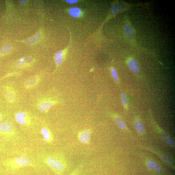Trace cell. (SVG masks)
I'll return each instance as SVG.
<instances>
[{
    "instance_id": "13",
    "label": "cell",
    "mask_w": 175,
    "mask_h": 175,
    "mask_svg": "<svg viewBox=\"0 0 175 175\" xmlns=\"http://www.w3.org/2000/svg\"><path fill=\"white\" fill-rule=\"evenodd\" d=\"M33 59L31 57L22 58L17 62V66L22 67L25 66H29L33 63Z\"/></svg>"
},
{
    "instance_id": "6",
    "label": "cell",
    "mask_w": 175,
    "mask_h": 175,
    "mask_svg": "<svg viewBox=\"0 0 175 175\" xmlns=\"http://www.w3.org/2000/svg\"><path fill=\"white\" fill-rule=\"evenodd\" d=\"M91 131L90 129H86L80 132L78 136L79 140L82 143L88 144L90 142Z\"/></svg>"
},
{
    "instance_id": "28",
    "label": "cell",
    "mask_w": 175,
    "mask_h": 175,
    "mask_svg": "<svg viewBox=\"0 0 175 175\" xmlns=\"http://www.w3.org/2000/svg\"><path fill=\"white\" fill-rule=\"evenodd\" d=\"M1 146H0V150H1Z\"/></svg>"
},
{
    "instance_id": "26",
    "label": "cell",
    "mask_w": 175,
    "mask_h": 175,
    "mask_svg": "<svg viewBox=\"0 0 175 175\" xmlns=\"http://www.w3.org/2000/svg\"><path fill=\"white\" fill-rule=\"evenodd\" d=\"M20 1L21 4H25L26 2V1Z\"/></svg>"
},
{
    "instance_id": "12",
    "label": "cell",
    "mask_w": 175,
    "mask_h": 175,
    "mask_svg": "<svg viewBox=\"0 0 175 175\" xmlns=\"http://www.w3.org/2000/svg\"><path fill=\"white\" fill-rule=\"evenodd\" d=\"M5 96L7 100L10 102H13L15 99V94L12 89L10 88L6 89L4 90Z\"/></svg>"
},
{
    "instance_id": "11",
    "label": "cell",
    "mask_w": 175,
    "mask_h": 175,
    "mask_svg": "<svg viewBox=\"0 0 175 175\" xmlns=\"http://www.w3.org/2000/svg\"><path fill=\"white\" fill-rule=\"evenodd\" d=\"M39 81V79L38 77H32L27 80L25 84V86L28 89L32 88L37 85Z\"/></svg>"
},
{
    "instance_id": "1",
    "label": "cell",
    "mask_w": 175,
    "mask_h": 175,
    "mask_svg": "<svg viewBox=\"0 0 175 175\" xmlns=\"http://www.w3.org/2000/svg\"><path fill=\"white\" fill-rule=\"evenodd\" d=\"M42 160L56 175H62L66 170V162L64 157L60 154L54 153L44 155L42 157Z\"/></svg>"
},
{
    "instance_id": "8",
    "label": "cell",
    "mask_w": 175,
    "mask_h": 175,
    "mask_svg": "<svg viewBox=\"0 0 175 175\" xmlns=\"http://www.w3.org/2000/svg\"><path fill=\"white\" fill-rule=\"evenodd\" d=\"M124 34L128 40L132 41L135 39V32L134 30L130 25H127L124 27Z\"/></svg>"
},
{
    "instance_id": "7",
    "label": "cell",
    "mask_w": 175,
    "mask_h": 175,
    "mask_svg": "<svg viewBox=\"0 0 175 175\" xmlns=\"http://www.w3.org/2000/svg\"><path fill=\"white\" fill-rule=\"evenodd\" d=\"M44 140L46 143H51L54 141V137L51 131L46 127H43L41 130Z\"/></svg>"
},
{
    "instance_id": "18",
    "label": "cell",
    "mask_w": 175,
    "mask_h": 175,
    "mask_svg": "<svg viewBox=\"0 0 175 175\" xmlns=\"http://www.w3.org/2000/svg\"><path fill=\"white\" fill-rule=\"evenodd\" d=\"M12 49V47L10 44H6L3 46L0 49V53L2 55H4L10 52Z\"/></svg>"
},
{
    "instance_id": "22",
    "label": "cell",
    "mask_w": 175,
    "mask_h": 175,
    "mask_svg": "<svg viewBox=\"0 0 175 175\" xmlns=\"http://www.w3.org/2000/svg\"><path fill=\"white\" fill-rule=\"evenodd\" d=\"M153 168L155 169V171L157 173H160L162 171V168L156 162Z\"/></svg>"
},
{
    "instance_id": "5",
    "label": "cell",
    "mask_w": 175,
    "mask_h": 175,
    "mask_svg": "<svg viewBox=\"0 0 175 175\" xmlns=\"http://www.w3.org/2000/svg\"><path fill=\"white\" fill-rule=\"evenodd\" d=\"M58 103L57 101L49 100L44 101L39 104L38 106V108L41 111L46 112Z\"/></svg>"
},
{
    "instance_id": "20",
    "label": "cell",
    "mask_w": 175,
    "mask_h": 175,
    "mask_svg": "<svg viewBox=\"0 0 175 175\" xmlns=\"http://www.w3.org/2000/svg\"><path fill=\"white\" fill-rule=\"evenodd\" d=\"M111 73L112 78L115 82H118L119 80L118 76L117 71L114 68H112L111 69Z\"/></svg>"
},
{
    "instance_id": "17",
    "label": "cell",
    "mask_w": 175,
    "mask_h": 175,
    "mask_svg": "<svg viewBox=\"0 0 175 175\" xmlns=\"http://www.w3.org/2000/svg\"><path fill=\"white\" fill-rule=\"evenodd\" d=\"M115 122L121 129H126V125L124 121L121 118L118 117H114Z\"/></svg>"
},
{
    "instance_id": "27",
    "label": "cell",
    "mask_w": 175,
    "mask_h": 175,
    "mask_svg": "<svg viewBox=\"0 0 175 175\" xmlns=\"http://www.w3.org/2000/svg\"><path fill=\"white\" fill-rule=\"evenodd\" d=\"M3 119L2 116L1 114H0V122H1Z\"/></svg>"
},
{
    "instance_id": "19",
    "label": "cell",
    "mask_w": 175,
    "mask_h": 175,
    "mask_svg": "<svg viewBox=\"0 0 175 175\" xmlns=\"http://www.w3.org/2000/svg\"><path fill=\"white\" fill-rule=\"evenodd\" d=\"M136 129L139 134H143L144 132V128L143 124L140 121H136L135 122Z\"/></svg>"
},
{
    "instance_id": "9",
    "label": "cell",
    "mask_w": 175,
    "mask_h": 175,
    "mask_svg": "<svg viewBox=\"0 0 175 175\" xmlns=\"http://www.w3.org/2000/svg\"><path fill=\"white\" fill-rule=\"evenodd\" d=\"M66 52L64 50H61L56 53L54 56V60L57 67L60 66L64 60Z\"/></svg>"
},
{
    "instance_id": "10",
    "label": "cell",
    "mask_w": 175,
    "mask_h": 175,
    "mask_svg": "<svg viewBox=\"0 0 175 175\" xmlns=\"http://www.w3.org/2000/svg\"><path fill=\"white\" fill-rule=\"evenodd\" d=\"M128 66L132 72L135 73H138L140 70V67L138 62L135 59L130 58L128 61Z\"/></svg>"
},
{
    "instance_id": "2",
    "label": "cell",
    "mask_w": 175,
    "mask_h": 175,
    "mask_svg": "<svg viewBox=\"0 0 175 175\" xmlns=\"http://www.w3.org/2000/svg\"><path fill=\"white\" fill-rule=\"evenodd\" d=\"M4 165L11 171H16L26 167H34L35 165L28 157L20 156L6 160Z\"/></svg>"
},
{
    "instance_id": "21",
    "label": "cell",
    "mask_w": 175,
    "mask_h": 175,
    "mask_svg": "<svg viewBox=\"0 0 175 175\" xmlns=\"http://www.w3.org/2000/svg\"><path fill=\"white\" fill-rule=\"evenodd\" d=\"M122 101L124 107L127 108V99L126 95L124 93L121 94V96Z\"/></svg>"
},
{
    "instance_id": "3",
    "label": "cell",
    "mask_w": 175,
    "mask_h": 175,
    "mask_svg": "<svg viewBox=\"0 0 175 175\" xmlns=\"http://www.w3.org/2000/svg\"><path fill=\"white\" fill-rule=\"evenodd\" d=\"M16 132L13 124L8 121H4L0 124V136L8 138L14 137Z\"/></svg>"
},
{
    "instance_id": "24",
    "label": "cell",
    "mask_w": 175,
    "mask_h": 175,
    "mask_svg": "<svg viewBox=\"0 0 175 175\" xmlns=\"http://www.w3.org/2000/svg\"><path fill=\"white\" fill-rule=\"evenodd\" d=\"M80 168H77L75 170H74L72 173H71L69 175H78Z\"/></svg>"
},
{
    "instance_id": "23",
    "label": "cell",
    "mask_w": 175,
    "mask_h": 175,
    "mask_svg": "<svg viewBox=\"0 0 175 175\" xmlns=\"http://www.w3.org/2000/svg\"><path fill=\"white\" fill-rule=\"evenodd\" d=\"M155 163V162L152 161H150L148 162L147 164L148 168L150 169L153 168Z\"/></svg>"
},
{
    "instance_id": "16",
    "label": "cell",
    "mask_w": 175,
    "mask_h": 175,
    "mask_svg": "<svg viewBox=\"0 0 175 175\" xmlns=\"http://www.w3.org/2000/svg\"><path fill=\"white\" fill-rule=\"evenodd\" d=\"M41 37V34L39 32H37L33 36L25 40L24 42L28 44H34L37 42L40 39Z\"/></svg>"
},
{
    "instance_id": "14",
    "label": "cell",
    "mask_w": 175,
    "mask_h": 175,
    "mask_svg": "<svg viewBox=\"0 0 175 175\" xmlns=\"http://www.w3.org/2000/svg\"><path fill=\"white\" fill-rule=\"evenodd\" d=\"M126 6L125 5L122 3H119V4H115L112 6L111 11L112 13L113 14H117L120 11H123L125 8Z\"/></svg>"
},
{
    "instance_id": "4",
    "label": "cell",
    "mask_w": 175,
    "mask_h": 175,
    "mask_svg": "<svg viewBox=\"0 0 175 175\" xmlns=\"http://www.w3.org/2000/svg\"><path fill=\"white\" fill-rule=\"evenodd\" d=\"M17 122L23 126H29L31 124V118L30 115L25 112H17L15 116Z\"/></svg>"
},
{
    "instance_id": "15",
    "label": "cell",
    "mask_w": 175,
    "mask_h": 175,
    "mask_svg": "<svg viewBox=\"0 0 175 175\" xmlns=\"http://www.w3.org/2000/svg\"><path fill=\"white\" fill-rule=\"evenodd\" d=\"M69 13L71 16L76 18L81 16L82 12L79 8L76 7H73L70 9Z\"/></svg>"
},
{
    "instance_id": "25",
    "label": "cell",
    "mask_w": 175,
    "mask_h": 175,
    "mask_svg": "<svg viewBox=\"0 0 175 175\" xmlns=\"http://www.w3.org/2000/svg\"><path fill=\"white\" fill-rule=\"evenodd\" d=\"M66 2L70 4H75L78 2L77 0H67Z\"/></svg>"
}]
</instances>
